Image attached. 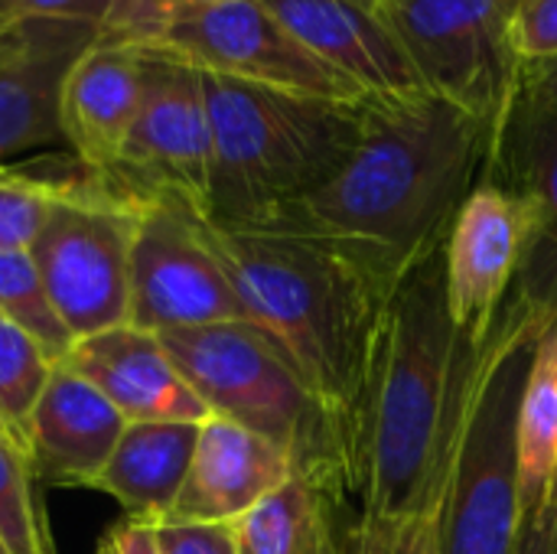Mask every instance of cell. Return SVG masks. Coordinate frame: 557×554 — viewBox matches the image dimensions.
<instances>
[{
    "label": "cell",
    "instance_id": "e575fe53",
    "mask_svg": "<svg viewBox=\"0 0 557 554\" xmlns=\"http://www.w3.org/2000/svg\"><path fill=\"white\" fill-rule=\"evenodd\" d=\"M98 554H121V552H117V545H114V539H108V542H104V545L98 549Z\"/></svg>",
    "mask_w": 557,
    "mask_h": 554
},
{
    "label": "cell",
    "instance_id": "8d00e7d4",
    "mask_svg": "<svg viewBox=\"0 0 557 554\" xmlns=\"http://www.w3.org/2000/svg\"><path fill=\"white\" fill-rule=\"evenodd\" d=\"M0 434H3V438H10V431H7V424H3V421H0ZM10 441H13V438H10ZM13 444H16V441H13Z\"/></svg>",
    "mask_w": 557,
    "mask_h": 554
},
{
    "label": "cell",
    "instance_id": "4dcf8cb0",
    "mask_svg": "<svg viewBox=\"0 0 557 554\" xmlns=\"http://www.w3.org/2000/svg\"><path fill=\"white\" fill-rule=\"evenodd\" d=\"M519 52L525 65L557 56V0H522Z\"/></svg>",
    "mask_w": 557,
    "mask_h": 554
},
{
    "label": "cell",
    "instance_id": "9c48e42d",
    "mask_svg": "<svg viewBox=\"0 0 557 554\" xmlns=\"http://www.w3.org/2000/svg\"><path fill=\"white\" fill-rule=\"evenodd\" d=\"M144 49L140 108L104 183L134 199L170 196L206 216L212 173V124L202 72Z\"/></svg>",
    "mask_w": 557,
    "mask_h": 554
},
{
    "label": "cell",
    "instance_id": "f546056e",
    "mask_svg": "<svg viewBox=\"0 0 557 554\" xmlns=\"http://www.w3.org/2000/svg\"><path fill=\"white\" fill-rule=\"evenodd\" d=\"M114 0H0V20H72L104 26Z\"/></svg>",
    "mask_w": 557,
    "mask_h": 554
},
{
    "label": "cell",
    "instance_id": "d6a6232c",
    "mask_svg": "<svg viewBox=\"0 0 557 554\" xmlns=\"http://www.w3.org/2000/svg\"><path fill=\"white\" fill-rule=\"evenodd\" d=\"M519 554H557V509L548 506L535 522L522 529Z\"/></svg>",
    "mask_w": 557,
    "mask_h": 554
},
{
    "label": "cell",
    "instance_id": "9a60e30c",
    "mask_svg": "<svg viewBox=\"0 0 557 554\" xmlns=\"http://www.w3.org/2000/svg\"><path fill=\"white\" fill-rule=\"evenodd\" d=\"M271 13L362 98L428 91L379 0H264Z\"/></svg>",
    "mask_w": 557,
    "mask_h": 554
},
{
    "label": "cell",
    "instance_id": "603a6c76",
    "mask_svg": "<svg viewBox=\"0 0 557 554\" xmlns=\"http://www.w3.org/2000/svg\"><path fill=\"white\" fill-rule=\"evenodd\" d=\"M0 320L36 340L52 362H65L75 346L29 251H0Z\"/></svg>",
    "mask_w": 557,
    "mask_h": 554
},
{
    "label": "cell",
    "instance_id": "d4e9b609",
    "mask_svg": "<svg viewBox=\"0 0 557 554\" xmlns=\"http://www.w3.org/2000/svg\"><path fill=\"white\" fill-rule=\"evenodd\" d=\"M59 362L13 323L0 320V421L23 447L26 424Z\"/></svg>",
    "mask_w": 557,
    "mask_h": 554
},
{
    "label": "cell",
    "instance_id": "e0dca14e",
    "mask_svg": "<svg viewBox=\"0 0 557 554\" xmlns=\"http://www.w3.org/2000/svg\"><path fill=\"white\" fill-rule=\"evenodd\" d=\"M294 477L297 470L287 451L228 418L212 415L199 428L196 454L170 519L235 526Z\"/></svg>",
    "mask_w": 557,
    "mask_h": 554
},
{
    "label": "cell",
    "instance_id": "1f68e13d",
    "mask_svg": "<svg viewBox=\"0 0 557 554\" xmlns=\"http://www.w3.org/2000/svg\"><path fill=\"white\" fill-rule=\"evenodd\" d=\"M519 91L525 98H532L535 104L557 111V56L545 59V62H535V65H525Z\"/></svg>",
    "mask_w": 557,
    "mask_h": 554
},
{
    "label": "cell",
    "instance_id": "5b68a950",
    "mask_svg": "<svg viewBox=\"0 0 557 554\" xmlns=\"http://www.w3.org/2000/svg\"><path fill=\"white\" fill-rule=\"evenodd\" d=\"M166 356L215 418H228L290 454L294 470L333 509L356 500L346 421L307 385L290 356L255 323L157 333Z\"/></svg>",
    "mask_w": 557,
    "mask_h": 554
},
{
    "label": "cell",
    "instance_id": "cb8c5ba5",
    "mask_svg": "<svg viewBox=\"0 0 557 554\" xmlns=\"http://www.w3.org/2000/svg\"><path fill=\"white\" fill-rule=\"evenodd\" d=\"M88 170L36 173L33 167L0 163V251H29L55 199Z\"/></svg>",
    "mask_w": 557,
    "mask_h": 554
},
{
    "label": "cell",
    "instance_id": "ffe728a7",
    "mask_svg": "<svg viewBox=\"0 0 557 554\" xmlns=\"http://www.w3.org/2000/svg\"><path fill=\"white\" fill-rule=\"evenodd\" d=\"M199 428L196 421H131L95 487L117 500L131 522L153 526L170 519L196 454Z\"/></svg>",
    "mask_w": 557,
    "mask_h": 554
},
{
    "label": "cell",
    "instance_id": "484cf974",
    "mask_svg": "<svg viewBox=\"0 0 557 554\" xmlns=\"http://www.w3.org/2000/svg\"><path fill=\"white\" fill-rule=\"evenodd\" d=\"M0 542L10 554H52L36 496L33 470L20 444L0 434Z\"/></svg>",
    "mask_w": 557,
    "mask_h": 554
},
{
    "label": "cell",
    "instance_id": "8fae6325",
    "mask_svg": "<svg viewBox=\"0 0 557 554\" xmlns=\"http://www.w3.org/2000/svg\"><path fill=\"white\" fill-rule=\"evenodd\" d=\"M147 49L166 52L202 75L333 101H366L304 46L264 0H228L202 10L170 26Z\"/></svg>",
    "mask_w": 557,
    "mask_h": 554
},
{
    "label": "cell",
    "instance_id": "3957f363",
    "mask_svg": "<svg viewBox=\"0 0 557 554\" xmlns=\"http://www.w3.org/2000/svg\"><path fill=\"white\" fill-rule=\"evenodd\" d=\"M202 235L248 323L290 356L352 434L382 313L401 278L290 225H215L202 216Z\"/></svg>",
    "mask_w": 557,
    "mask_h": 554
},
{
    "label": "cell",
    "instance_id": "ba28073f",
    "mask_svg": "<svg viewBox=\"0 0 557 554\" xmlns=\"http://www.w3.org/2000/svg\"><path fill=\"white\" fill-rule=\"evenodd\" d=\"M421 85L496 134L522 88V0H379Z\"/></svg>",
    "mask_w": 557,
    "mask_h": 554
},
{
    "label": "cell",
    "instance_id": "30bf717a",
    "mask_svg": "<svg viewBox=\"0 0 557 554\" xmlns=\"http://www.w3.org/2000/svg\"><path fill=\"white\" fill-rule=\"evenodd\" d=\"M242 300L202 235V212L157 196L140 202V222L131 251L127 323L147 333L238 323Z\"/></svg>",
    "mask_w": 557,
    "mask_h": 554
},
{
    "label": "cell",
    "instance_id": "d590c367",
    "mask_svg": "<svg viewBox=\"0 0 557 554\" xmlns=\"http://www.w3.org/2000/svg\"><path fill=\"white\" fill-rule=\"evenodd\" d=\"M548 506H555L557 509V477H555V487H552V500H548ZM548 506H545V509H548Z\"/></svg>",
    "mask_w": 557,
    "mask_h": 554
},
{
    "label": "cell",
    "instance_id": "836d02e7",
    "mask_svg": "<svg viewBox=\"0 0 557 554\" xmlns=\"http://www.w3.org/2000/svg\"><path fill=\"white\" fill-rule=\"evenodd\" d=\"M114 545L121 554H157V545H153V532L150 526L144 522H124L111 532Z\"/></svg>",
    "mask_w": 557,
    "mask_h": 554
},
{
    "label": "cell",
    "instance_id": "f35d334b",
    "mask_svg": "<svg viewBox=\"0 0 557 554\" xmlns=\"http://www.w3.org/2000/svg\"><path fill=\"white\" fill-rule=\"evenodd\" d=\"M3 26H7V23H3V20H0V29H3Z\"/></svg>",
    "mask_w": 557,
    "mask_h": 554
},
{
    "label": "cell",
    "instance_id": "2e32d148",
    "mask_svg": "<svg viewBox=\"0 0 557 554\" xmlns=\"http://www.w3.org/2000/svg\"><path fill=\"white\" fill-rule=\"evenodd\" d=\"M140 75L144 49L104 29L72 62L59 95V127L85 170L108 176L117 163L140 108Z\"/></svg>",
    "mask_w": 557,
    "mask_h": 554
},
{
    "label": "cell",
    "instance_id": "74e56055",
    "mask_svg": "<svg viewBox=\"0 0 557 554\" xmlns=\"http://www.w3.org/2000/svg\"><path fill=\"white\" fill-rule=\"evenodd\" d=\"M0 554H10V552H7V545H3V542H0Z\"/></svg>",
    "mask_w": 557,
    "mask_h": 554
},
{
    "label": "cell",
    "instance_id": "8992f818",
    "mask_svg": "<svg viewBox=\"0 0 557 554\" xmlns=\"http://www.w3.org/2000/svg\"><path fill=\"white\" fill-rule=\"evenodd\" d=\"M548 320L506 300L476 349L437 500V554H519V402Z\"/></svg>",
    "mask_w": 557,
    "mask_h": 554
},
{
    "label": "cell",
    "instance_id": "ac0fdd59",
    "mask_svg": "<svg viewBox=\"0 0 557 554\" xmlns=\"http://www.w3.org/2000/svg\"><path fill=\"white\" fill-rule=\"evenodd\" d=\"M127 418L69 362L52 369L42 398L23 434V454L33 477L62 487H95Z\"/></svg>",
    "mask_w": 557,
    "mask_h": 554
},
{
    "label": "cell",
    "instance_id": "f1b7e54d",
    "mask_svg": "<svg viewBox=\"0 0 557 554\" xmlns=\"http://www.w3.org/2000/svg\"><path fill=\"white\" fill-rule=\"evenodd\" d=\"M150 532H153L157 554H238L232 526L163 519V522H153Z\"/></svg>",
    "mask_w": 557,
    "mask_h": 554
},
{
    "label": "cell",
    "instance_id": "44dd1931",
    "mask_svg": "<svg viewBox=\"0 0 557 554\" xmlns=\"http://www.w3.org/2000/svg\"><path fill=\"white\" fill-rule=\"evenodd\" d=\"M519 500L525 526L535 522L557 477V317L542 330L519 402Z\"/></svg>",
    "mask_w": 557,
    "mask_h": 554
},
{
    "label": "cell",
    "instance_id": "6da1fadb",
    "mask_svg": "<svg viewBox=\"0 0 557 554\" xmlns=\"http://www.w3.org/2000/svg\"><path fill=\"white\" fill-rule=\"evenodd\" d=\"M490 147L493 127L434 91L366 98L356 147L336 176L264 225L339 242L398 281L447 242L486 176Z\"/></svg>",
    "mask_w": 557,
    "mask_h": 554
},
{
    "label": "cell",
    "instance_id": "d6986e66",
    "mask_svg": "<svg viewBox=\"0 0 557 554\" xmlns=\"http://www.w3.org/2000/svg\"><path fill=\"white\" fill-rule=\"evenodd\" d=\"M131 421H209L212 411L180 376L157 333L131 323L85 336L65 359Z\"/></svg>",
    "mask_w": 557,
    "mask_h": 554
},
{
    "label": "cell",
    "instance_id": "4fadbf2b",
    "mask_svg": "<svg viewBox=\"0 0 557 554\" xmlns=\"http://www.w3.org/2000/svg\"><path fill=\"white\" fill-rule=\"evenodd\" d=\"M490 183L516 193L532 212V235L509 300L532 313H557V111L519 91L490 147Z\"/></svg>",
    "mask_w": 557,
    "mask_h": 554
},
{
    "label": "cell",
    "instance_id": "7a4b0ae2",
    "mask_svg": "<svg viewBox=\"0 0 557 554\" xmlns=\"http://www.w3.org/2000/svg\"><path fill=\"white\" fill-rule=\"evenodd\" d=\"M447 307L444 245L395 284L352 424L359 513L434 516L476 359Z\"/></svg>",
    "mask_w": 557,
    "mask_h": 554
},
{
    "label": "cell",
    "instance_id": "83f0119b",
    "mask_svg": "<svg viewBox=\"0 0 557 554\" xmlns=\"http://www.w3.org/2000/svg\"><path fill=\"white\" fill-rule=\"evenodd\" d=\"M219 3H228V0H114L101 29L124 36L137 46H150L170 26L189 20L202 10H212Z\"/></svg>",
    "mask_w": 557,
    "mask_h": 554
},
{
    "label": "cell",
    "instance_id": "4316f807",
    "mask_svg": "<svg viewBox=\"0 0 557 554\" xmlns=\"http://www.w3.org/2000/svg\"><path fill=\"white\" fill-rule=\"evenodd\" d=\"M336 554H437V513L411 519L356 513L336 529Z\"/></svg>",
    "mask_w": 557,
    "mask_h": 554
},
{
    "label": "cell",
    "instance_id": "52a82bcc",
    "mask_svg": "<svg viewBox=\"0 0 557 554\" xmlns=\"http://www.w3.org/2000/svg\"><path fill=\"white\" fill-rule=\"evenodd\" d=\"M140 202L88 170L55 199L29 245V258L75 343L127 323Z\"/></svg>",
    "mask_w": 557,
    "mask_h": 554
},
{
    "label": "cell",
    "instance_id": "5bb4252c",
    "mask_svg": "<svg viewBox=\"0 0 557 554\" xmlns=\"http://www.w3.org/2000/svg\"><path fill=\"white\" fill-rule=\"evenodd\" d=\"M98 33L72 20H16L0 29V163L62 144V82Z\"/></svg>",
    "mask_w": 557,
    "mask_h": 554
},
{
    "label": "cell",
    "instance_id": "7402d4cb",
    "mask_svg": "<svg viewBox=\"0 0 557 554\" xmlns=\"http://www.w3.org/2000/svg\"><path fill=\"white\" fill-rule=\"evenodd\" d=\"M232 529L238 554H336L333 506L300 477L261 500Z\"/></svg>",
    "mask_w": 557,
    "mask_h": 554
},
{
    "label": "cell",
    "instance_id": "7c38bea8",
    "mask_svg": "<svg viewBox=\"0 0 557 554\" xmlns=\"http://www.w3.org/2000/svg\"><path fill=\"white\" fill-rule=\"evenodd\" d=\"M532 235L529 206L499 183L483 180L460 206L444 242L447 307L457 333L480 346L496 327Z\"/></svg>",
    "mask_w": 557,
    "mask_h": 554
},
{
    "label": "cell",
    "instance_id": "277c9868",
    "mask_svg": "<svg viewBox=\"0 0 557 554\" xmlns=\"http://www.w3.org/2000/svg\"><path fill=\"white\" fill-rule=\"evenodd\" d=\"M212 124L206 219L264 225L336 176L356 147L362 101H333L202 75Z\"/></svg>",
    "mask_w": 557,
    "mask_h": 554
}]
</instances>
